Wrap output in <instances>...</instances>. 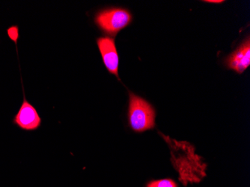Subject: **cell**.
Returning a JSON list of instances; mask_svg holds the SVG:
<instances>
[{
    "mask_svg": "<svg viewBox=\"0 0 250 187\" xmlns=\"http://www.w3.org/2000/svg\"><path fill=\"white\" fill-rule=\"evenodd\" d=\"M161 136L165 138L169 145L172 163L179 172L182 183L199 182L206 176V165L202 162V157L196 154L194 147L185 142H177L164 135Z\"/></svg>",
    "mask_w": 250,
    "mask_h": 187,
    "instance_id": "cell-1",
    "label": "cell"
},
{
    "mask_svg": "<svg viewBox=\"0 0 250 187\" xmlns=\"http://www.w3.org/2000/svg\"><path fill=\"white\" fill-rule=\"evenodd\" d=\"M128 123L136 133L153 129L155 126V112L151 104L133 93H129Z\"/></svg>",
    "mask_w": 250,
    "mask_h": 187,
    "instance_id": "cell-2",
    "label": "cell"
},
{
    "mask_svg": "<svg viewBox=\"0 0 250 187\" xmlns=\"http://www.w3.org/2000/svg\"><path fill=\"white\" fill-rule=\"evenodd\" d=\"M133 20L131 14L122 8H109L101 10L95 18V24L105 33L116 36L127 27Z\"/></svg>",
    "mask_w": 250,
    "mask_h": 187,
    "instance_id": "cell-3",
    "label": "cell"
},
{
    "mask_svg": "<svg viewBox=\"0 0 250 187\" xmlns=\"http://www.w3.org/2000/svg\"><path fill=\"white\" fill-rule=\"evenodd\" d=\"M22 91L23 100L19 110L12 119V124L23 131H36L42 126V119L36 107L26 100L23 86Z\"/></svg>",
    "mask_w": 250,
    "mask_h": 187,
    "instance_id": "cell-4",
    "label": "cell"
},
{
    "mask_svg": "<svg viewBox=\"0 0 250 187\" xmlns=\"http://www.w3.org/2000/svg\"><path fill=\"white\" fill-rule=\"evenodd\" d=\"M97 44L106 70L109 74L119 77V58L114 39L109 37L98 38Z\"/></svg>",
    "mask_w": 250,
    "mask_h": 187,
    "instance_id": "cell-5",
    "label": "cell"
},
{
    "mask_svg": "<svg viewBox=\"0 0 250 187\" xmlns=\"http://www.w3.org/2000/svg\"><path fill=\"white\" fill-rule=\"evenodd\" d=\"M227 64L236 72H244L250 64V42L247 39L232 54L230 55L227 60Z\"/></svg>",
    "mask_w": 250,
    "mask_h": 187,
    "instance_id": "cell-6",
    "label": "cell"
},
{
    "mask_svg": "<svg viewBox=\"0 0 250 187\" xmlns=\"http://www.w3.org/2000/svg\"><path fill=\"white\" fill-rule=\"evenodd\" d=\"M147 187H178V186L172 180L164 179L152 181L147 184Z\"/></svg>",
    "mask_w": 250,
    "mask_h": 187,
    "instance_id": "cell-7",
    "label": "cell"
},
{
    "mask_svg": "<svg viewBox=\"0 0 250 187\" xmlns=\"http://www.w3.org/2000/svg\"><path fill=\"white\" fill-rule=\"evenodd\" d=\"M7 35L10 40L12 41L15 45L18 44V41L20 39L19 26L14 25L8 27L7 29Z\"/></svg>",
    "mask_w": 250,
    "mask_h": 187,
    "instance_id": "cell-8",
    "label": "cell"
},
{
    "mask_svg": "<svg viewBox=\"0 0 250 187\" xmlns=\"http://www.w3.org/2000/svg\"><path fill=\"white\" fill-rule=\"evenodd\" d=\"M206 2H212V3H220V2H223V1H212V0H210V1H206Z\"/></svg>",
    "mask_w": 250,
    "mask_h": 187,
    "instance_id": "cell-9",
    "label": "cell"
}]
</instances>
